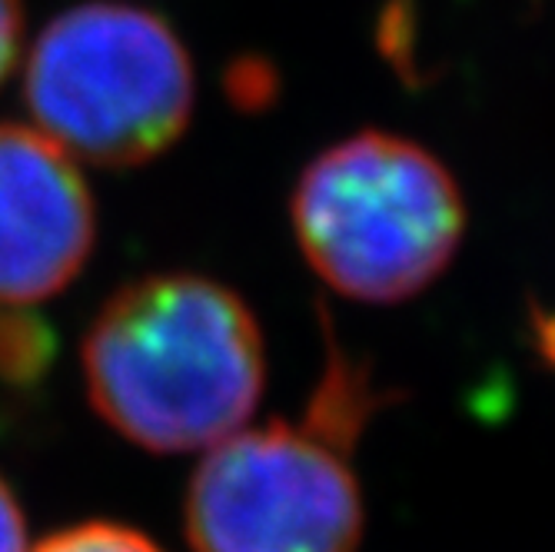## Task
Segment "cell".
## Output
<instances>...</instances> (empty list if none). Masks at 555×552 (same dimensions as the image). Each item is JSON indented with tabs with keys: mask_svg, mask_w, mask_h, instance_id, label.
<instances>
[{
	"mask_svg": "<svg viewBox=\"0 0 555 552\" xmlns=\"http://www.w3.org/2000/svg\"><path fill=\"white\" fill-rule=\"evenodd\" d=\"M57 363V330L30 307H0V386L34 389Z\"/></svg>",
	"mask_w": 555,
	"mask_h": 552,
	"instance_id": "obj_6",
	"label": "cell"
},
{
	"mask_svg": "<svg viewBox=\"0 0 555 552\" xmlns=\"http://www.w3.org/2000/svg\"><path fill=\"white\" fill-rule=\"evenodd\" d=\"M80 360L96 416L150 453L210 449L240 433L267 383L254 310L196 273L120 286L87 326Z\"/></svg>",
	"mask_w": 555,
	"mask_h": 552,
	"instance_id": "obj_1",
	"label": "cell"
},
{
	"mask_svg": "<svg viewBox=\"0 0 555 552\" xmlns=\"http://www.w3.org/2000/svg\"><path fill=\"white\" fill-rule=\"evenodd\" d=\"M34 552H164L154 539L117 523H83L43 539Z\"/></svg>",
	"mask_w": 555,
	"mask_h": 552,
	"instance_id": "obj_7",
	"label": "cell"
},
{
	"mask_svg": "<svg viewBox=\"0 0 555 552\" xmlns=\"http://www.w3.org/2000/svg\"><path fill=\"white\" fill-rule=\"evenodd\" d=\"M24 104L34 127L77 164L127 170L164 157L186 133L196 74L160 14L93 0L37 34Z\"/></svg>",
	"mask_w": 555,
	"mask_h": 552,
	"instance_id": "obj_3",
	"label": "cell"
},
{
	"mask_svg": "<svg viewBox=\"0 0 555 552\" xmlns=\"http://www.w3.org/2000/svg\"><path fill=\"white\" fill-rule=\"evenodd\" d=\"M293 230L326 286L363 304H402L436 283L466 233L460 183L426 146L366 130L299 174Z\"/></svg>",
	"mask_w": 555,
	"mask_h": 552,
	"instance_id": "obj_2",
	"label": "cell"
},
{
	"mask_svg": "<svg viewBox=\"0 0 555 552\" xmlns=\"http://www.w3.org/2000/svg\"><path fill=\"white\" fill-rule=\"evenodd\" d=\"M96 243L80 164L30 124L0 120V307L64 293Z\"/></svg>",
	"mask_w": 555,
	"mask_h": 552,
	"instance_id": "obj_5",
	"label": "cell"
},
{
	"mask_svg": "<svg viewBox=\"0 0 555 552\" xmlns=\"http://www.w3.org/2000/svg\"><path fill=\"white\" fill-rule=\"evenodd\" d=\"M0 552H27V526L17 496L0 479Z\"/></svg>",
	"mask_w": 555,
	"mask_h": 552,
	"instance_id": "obj_9",
	"label": "cell"
},
{
	"mask_svg": "<svg viewBox=\"0 0 555 552\" xmlns=\"http://www.w3.org/2000/svg\"><path fill=\"white\" fill-rule=\"evenodd\" d=\"M349 453L307 423L220 439L186 489L193 552H360L366 506Z\"/></svg>",
	"mask_w": 555,
	"mask_h": 552,
	"instance_id": "obj_4",
	"label": "cell"
},
{
	"mask_svg": "<svg viewBox=\"0 0 555 552\" xmlns=\"http://www.w3.org/2000/svg\"><path fill=\"white\" fill-rule=\"evenodd\" d=\"M24 47V0H0V84H4Z\"/></svg>",
	"mask_w": 555,
	"mask_h": 552,
	"instance_id": "obj_8",
	"label": "cell"
}]
</instances>
